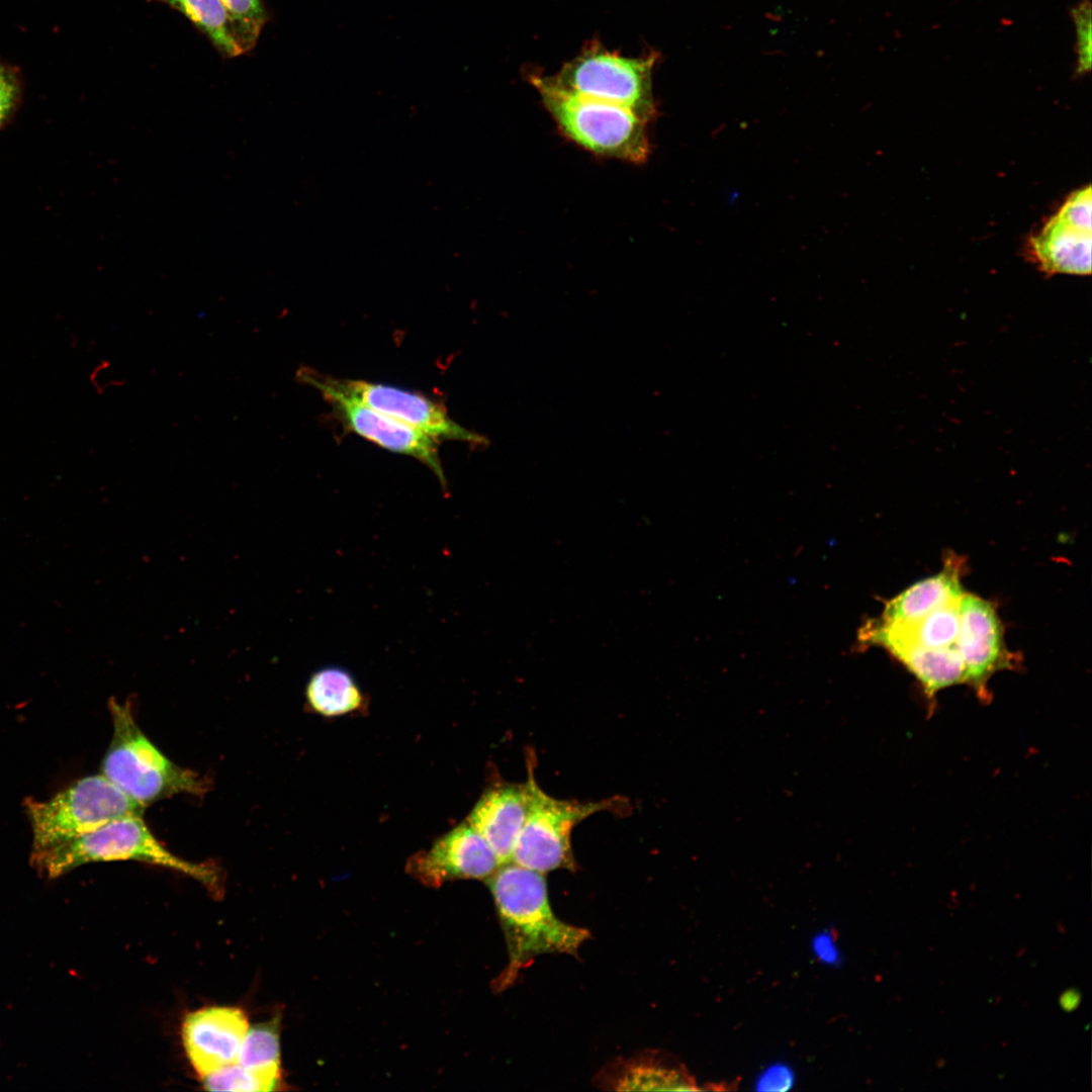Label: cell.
I'll return each instance as SVG.
<instances>
[{
	"mask_svg": "<svg viewBox=\"0 0 1092 1092\" xmlns=\"http://www.w3.org/2000/svg\"><path fill=\"white\" fill-rule=\"evenodd\" d=\"M505 935L509 963L494 981L503 991L541 954H576L590 932L553 912L544 874L508 862L486 879Z\"/></svg>",
	"mask_w": 1092,
	"mask_h": 1092,
	"instance_id": "obj_1",
	"label": "cell"
},
{
	"mask_svg": "<svg viewBox=\"0 0 1092 1092\" xmlns=\"http://www.w3.org/2000/svg\"><path fill=\"white\" fill-rule=\"evenodd\" d=\"M112 860L164 867L196 880L213 893L220 891V873L214 864L192 862L171 852L152 833L142 815L111 821L74 839L32 849L31 853V864L48 878L88 862Z\"/></svg>",
	"mask_w": 1092,
	"mask_h": 1092,
	"instance_id": "obj_2",
	"label": "cell"
},
{
	"mask_svg": "<svg viewBox=\"0 0 1092 1092\" xmlns=\"http://www.w3.org/2000/svg\"><path fill=\"white\" fill-rule=\"evenodd\" d=\"M531 81L565 138L598 156L646 162L650 154L647 121L632 110L566 90L552 77L533 75Z\"/></svg>",
	"mask_w": 1092,
	"mask_h": 1092,
	"instance_id": "obj_3",
	"label": "cell"
},
{
	"mask_svg": "<svg viewBox=\"0 0 1092 1092\" xmlns=\"http://www.w3.org/2000/svg\"><path fill=\"white\" fill-rule=\"evenodd\" d=\"M113 733L101 772L127 797L146 807L176 794L201 795L202 779L169 759L138 726L129 704L109 703Z\"/></svg>",
	"mask_w": 1092,
	"mask_h": 1092,
	"instance_id": "obj_4",
	"label": "cell"
},
{
	"mask_svg": "<svg viewBox=\"0 0 1092 1092\" xmlns=\"http://www.w3.org/2000/svg\"><path fill=\"white\" fill-rule=\"evenodd\" d=\"M145 808L104 776L86 777L48 801H25L32 849L74 839L126 816L142 815Z\"/></svg>",
	"mask_w": 1092,
	"mask_h": 1092,
	"instance_id": "obj_5",
	"label": "cell"
},
{
	"mask_svg": "<svg viewBox=\"0 0 1092 1092\" xmlns=\"http://www.w3.org/2000/svg\"><path fill=\"white\" fill-rule=\"evenodd\" d=\"M655 59L623 57L595 43L552 79L571 92L626 107L648 122L656 113L651 82Z\"/></svg>",
	"mask_w": 1092,
	"mask_h": 1092,
	"instance_id": "obj_6",
	"label": "cell"
},
{
	"mask_svg": "<svg viewBox=\"0 0 1092 1092\" xmlns=\"http://www.w3.org/2000/svg\"><path fill=\"white\" fill-rule=\"evenodd\" d=\"M618 801L585 802L559 800L535 784L531 807L514 846L511 862L546 874L555 870L575 871L571 833L575 825Z\"/></svg>",
	"mask_w": 1092,
	"mask_h": 1092,
	"instance_id": "obj_7",
	"label": "cell"
},
{
	"mask_svg": "<svg viewBox=\"0 0 1092 1092\" xmlns=\"http://www.w3.org/2000/svg\"><path fill=\"white\" fill-rule=\"evenodd\" d=\"M296 380L321 390H332L400 421L433 438L485 447L488 439L453 421L443 405L421 394L363 380L338 379L300 367Z\"/></svg>",
	"mask_w": 1092,
	"mask_h": 1092,
	"instance_id": "obj_8",
	"label": "cell"
},
{
	"mask_svg": "<svg viewBox=\"0 0 1092 1092\" xmlns=\"http://www.w3.org/2000/svg\"><path fill=\"white\" fill-rule=\"evenodd\" d=\"M956 647L966 670V684L988 701V681L997 671L1012 669L1017 661L1006 648L1002 624L994 606L973 594L960 600V629Z\"/></svg>",
	"mask_w": 1092,
	"mask_h": 1092,
	"instance_id": "obj_9",
	"label": "cell"
},
{
	"mask_svg": "<svg viewBox=\"0 0 1092 1092\" xmlns=\"http://www.w3.org/2000/svg\"><path fill=\"white\" fill-rule=\"evenodd\" d=\"M502 866L487 841L467 822L440 837L406 863V872L430 887L460 880H486Z\"/></svg>",
	"mask_w": 1092,
	"mask_h": 1092,
	"instance_id": "obj_10",
	"label": "cell"
},
{
	"mask_svg": "<svg viewBox=\"0 0 1092 1092\" xmlns=\"http://www.w3.org/2000/svg\"><path fill=\"white\" fill-rule=\"evenodd\" d=\"M345 426L357 435L389 451L418 459L438 477L444 489L446 476L436 440L425 433L332 390H321Z\"/></svg>",
	"mask_w": 1092,
	"mask_h": 1092,
	"instance_id": "obj_11",
	"label": "cell"
},
{
	"mask_svg": "<svg viewBox=\"0 0 1092 1092\" xmlns=\"http://www.w3.org/2000/svg\"><path fill=\"white\" fill-rule=\"evenodd\" d=\"M249 1028L245 1012L233 1006H211L186 1015L182 1040L194 1070L206 1076L238 1062Z\"/></svg>",
	"mask_w": 1092,
	"mask_h": 1092,
	"instance_id": "obj_12",
	"label": "cell"
},
{
	"mask_svg": "<svg viewBox=\"0 0 1092 1092\" xmlns=\"http://www.w3.org/2000/svg\"><path fill=\"white\" fill-rule=\"evenodd\" d=\"M536 781L499 784L486 790L471 810L467 822L487 841L502 864L512 853L527 819Z\"/></svg>",
	"mask_w": 1092,
	"mask_h": 1092,
	"instance_id": "obj_13",
	"label": "cell"
},
{
	"mask_svg": "<svg viewBox=\"0 0 1092 1092\" xmlns=\"http://www.w3.org/2000/svg\"><path fill=\"white\" fill-rule=\"evenodd\" d=\"M1092 231L1081 228L1059 213L1028 241L1030 258L1045 274L1089 275L1091 273Z\"/></svg>",
	"mask_w": 1092,
	"mask_h": 1092,
	"instance_id": "obj_14",
	"label": "cell"
},
{
	"mask_svg": "<svg viewBox=\"0 0 1092 1092\" xmlns=\"http://www.w3.org/2000/svg\"><path fill=\"white\" fill-rule=\"evenodd\" d=\"M961 568L959 558L948 557L939 573L912 584L890 600L880 620L895 624L911 623L960 600L964 594L960 582Z\"/></svg>",
	"mask_w": 1092,
	"mask_h": 1092,
	"instance_id": "obj_15",
	"label": "cell"
},
{
	"mask_svg": "<svg viewBox=\"0 0 1092 1092\" xmlns=\"http://www.w3.org/2000/svg\"><path fill=\"white\" fill-rule=\"evenodd\" d=\"M880 646L915 676L929 700L945 688L966 684V670L957 647L931 649L899 641H886Z\"/></svg>",
	"mask_w": 1092,
	"mask_h": 1092,
	"instance_id": "obj_16",
	"label": "cell"
},
{
	"mask_svg": "<svg viewBox=\"0 0 1092 1092\" xmlns=\"http://www.w3.org/2000/svg\"><path fill=\"white\" fill-rule=\"evenodd\" d=\"M612 1070L607 1083L617 1091L698 1089L685 1068L656 1057L622 1061Z\"/></svg>",
	"mask_w": 1092,
	"mask_h": 1092,
	"instance_id": "obj_17",
	"label": "cell"
},
{
	"mask_svg": "<svg viewBox=\"0 0 1092 1092\" xmlns=\"http://www.w3.org/2000/svg\"><path fill=\"white\" fill-rule=\"evenodd\" d=\"M305 697L310 709L324 717L344 716L365 704L364 693L355 677L337 665L315 670L307 681Z\"/></svg>",
	"mask_w": 1092,
	"mask_h": 1092,
	"instance_id": "obj_18",
	"label": "cell"
},
{
	"mask_svg": "<svg viewBox=\"0 0 1092 1092\" xmlns=\"http://www.w3.org/2000/svg\"><path fill=\"white\" fill-rule=\"evenodd\" d=\"M148 1L163 3L183 14L223 58H236L245 54L232 17L221 0Z\"/></svg>",
	"mask_w": 1092,
	"mask_h": 1092,
	"instance_id": "obj_19",
	"label": "cell"
},
{
	"mask_svg": "<svg viewBox=\"0 0 1092 1092\" xmlns=\"http://www.w3.org/2000/svg\"><path fill=\"white\" fill-rule=\"evenodd\" d=\"M280 1016L248 1028L240 1050L238 1063L244 1068L281 1074Z\"/></svg>",
	"mask_w": 1092,
	"mask_h": 1092,
	"instance_id": "obj_20",
	"label": "cell"
},
{
	"mask_svg": "<svg viewBox=\"0 0 1092 1092\" xmlns=\"http://www.w3.org/2000/svg\"><path fill=\"white\" fill-rule=\"evenodd\" d=\"M280 1083L281 1074L253 1071L238 1062L202 1077L203 1087L209 1091H274Z\"/></svg>",
	"mask_w": 1092,
	"mask_h": 1092,
	"instance_id": "obj_21",
	"label": "cell"
},
{
	"mask_svg": "<svg viewBox=\"0 0 1092 1092\" xmlns=\"http://www.w3.org/2000/svg\"><path fill=\"white\" fill-rule=\"evenodd\" d=\"M221 2L232 17L245 54L252 51L257 44L269 17L264 1L221 0Z\"/></svg>",
	"mask_w": 1092,
	"mask_h": 1092,
	"instance_id": "obj_22",
	"label": "cell"
},
{
	"mask_svg": "<svg viewBox=\"0 0 1092 1092\" xmlns=\"http://www.w3.org/2000/svg\"><path fill=\"white\" fill-rule=\"evenodd\" d=\"M22 92L19 70L0 60V130L14 117L21 103Z\"/></svg>",
	"mask_w": 1092,
	"mask_h": 1092,
	"instance_id": "obj_23",
	"label": "cell"
},
{
	"mask_svg": "<svg viewBox=\"0 0 1092 1092\" xmlns=\"http://www.w3.org/2000/svg\"><path fill=\"white\" fill-rule=\"evenodd\" d=\"M1076 30V73L1083 75L1091 70L1092 59V15L1089 0L1081 1L1072 10Z\"/></svg>",
	"mask_w": 1092,
	"mask_h": 1092,
	"instance_id": "obj_24",
	"label": "cell"
},
{
	"mask_svg": "<svg viewBox=\"0 0 1092 1092\" xmlns=\"http://www.w3.org/2000/svg\"><path fill=\"white\" fill-rule=\"evenodd\" d=\"M792 1077L783 1068H774L763 1076L762 1089L768 1090H784L787 1089V1085H790Z\"/></svg>",
	"mask_w": 1092,
	"mask_h": 1092,
	"instance_id": "obj_25",
	"label": "cell"
},
{
	"mask_svg": "<svg viewBox=\"0 0 1092 1092\" xmlns=\"http://www.w3.org/2000/svg\"><path fill=\"white\" fill-rule=\"evenodd\" d=\"M1080 993L1075 989H1069L1060 997V1005L1066 1011H1073L1080 1003Z\"/></svg>",
	"mask_w": 1092,
	"mask_h": 1092,
	"instance_id": "obj_26",
	"label": "cell"
}]
</instances>
